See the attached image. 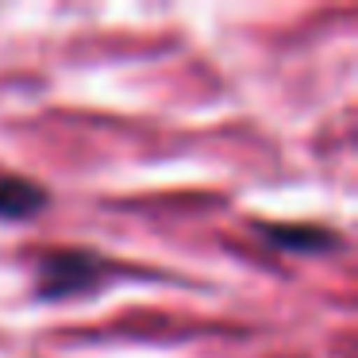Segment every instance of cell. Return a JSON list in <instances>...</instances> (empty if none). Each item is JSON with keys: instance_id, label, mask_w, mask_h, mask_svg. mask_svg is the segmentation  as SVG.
I'll return each mask as SVG.
<instances>
[{"instance_id": "cell-3", "label": "cell", "mask_w": 358, "mask_h": 358, "mask_svg": "<svg viewBox=\"0 0 358 358\" xmlns=\"http://www.w3.org/2000/svg\"><path fill=\"white\" fill-rule=\"evenodd\" d=\"M262 235L270 243L285 250H331V235L316 231V227H262Z\"/></svg>"}, {"instance_id": "cell-2", "label": "cell", "mask_w": 358, "mask_h": 358, "mask_svg": "<svg viewBox=\"0 0 358 358\" xmlns=\"http://www.w3.org/2000/svg\"><path fill=\"white\" fill-rule=\"evenodd\" d=\"M47 204V193H43L35 181L27 178H0V220H27Z\"/></svg>"}, {"instance_id": "cell-1", "label": "cell", "mask_w": 358, "mask_h": 358, "mask_svg": "<svg viewBox=\"0 0 358 358\" xmlns=\"http://www.w3.org/2000/svg\"><path fill=\"white\" fill-rule=\"evenodd\" d=\"M104 266L96 262L93 255H85V250H66V255H50L47 262H43L39 270V289L43 296H55V301H62V296H73V293H85L89 285H93L96 278H101Z\"/></svg>"}]
</instances>
